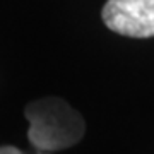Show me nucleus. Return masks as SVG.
Segmentation results:
<instances>
[{
  "mask_svg": "<svg viewBox=\"0 0 154 154\" xmlns=\"http://www.w3.org/2000/svg\"><path fill=\"white\" fill-rule=\"evenodd\" d=\"M0 154H24L21 149L14 147V146H4L0 147Z\"/></svg>",
  "mask_w": 154,
  "mask_h": 154,
  "instance_id": "nucleus-3",
  "label": "nucleus"
},
{
  "mask_svg": "<svg viewBox=\"0 0 154 154\" xmlns=\"http://www.w3.org/2000/svg\"><path fill=\"white\" fill-rule=\"evenodd\" d=\"M29 122L28 139L38 151H62L75 146L86 132L81 113L60 98H41L24 110Z\"/></svg>",
  "mask_w": 154,
  "mask_h": 154,
  "instance_id": "nucleus-1",
  "label": "nucleus"
},
{
  "mask_svg": "<svg viewBox=\"0 0 154 154\" xmlns=\"http://www.w3.org/2000/svg\"><path fill=\"white\" fill-rule=\"evenodd\" d=\"M101 16L106 26L122 36H154V0H108Z\"/></svg>",
  "mask_w": 154,
  "mask_h": 154,
  "instance_id": "nucleus-2",
  "label": "nucleus"
},
{
  "mask_svg": "<svg viewBox=\"0 0 154 154\" xmlns=\"http://www.w3.org/2000/svg\"><path fill=\"white\" fill-rule=\"evenodd\" d=\"M36 154H51V152H48V151H38Z\"/></svg>",
  "mask_w": 154,
  "mask_h": 154,
  "instance_id": "nucleus-4",
  "label": "nucleus"
}]
</instances>
